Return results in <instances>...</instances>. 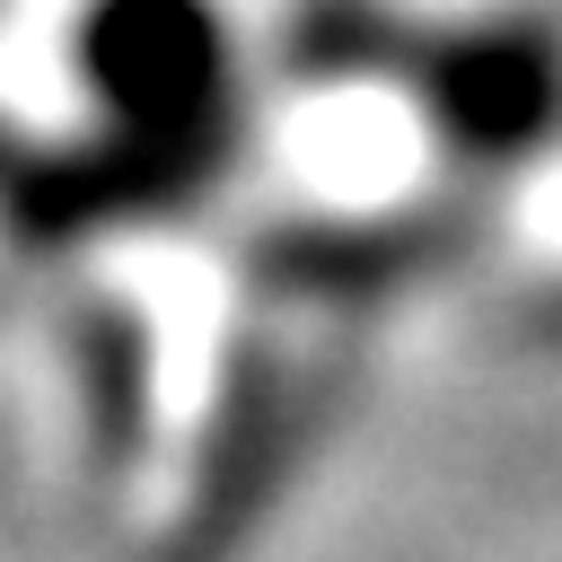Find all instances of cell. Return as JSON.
Masks as SVG:
<instances>
[{
	"instance_id": "obj_1",
	"label": "cell",
	"mask_w": 562,
	"mask_h": 562,
	"mask_svg": "<svg viewBox=\"0 0 562 562\" xmlns=\"http://www.w3.org/2000/svg\"><path fill=\"white\" fill-rule=\"evenodd\" d=\"M334 386H342L334 351H290L272 334H237L220 404L193 448V483H184V518H176L167 562H228L263 527V509L281 501V483L316 448Z\"/></svg>"
},
{
	"instance_id": "obj_6",
	"label": "cell",
	"mask_w": 562,
	"mask_h": 562,
	"mask_svg": "<svg viewBox=\"0 0 562 562\" xmlns=\"http://www.w3.org/2000/svg\"><path fill=\"white\" fill-rule=\"evenodd\" d=\"M61 342H70V369H79V430H88L97 465H123L149 430V334L123 307L79 299L61 316Z\"/></svg>"
},
{
	"instance_id": "obj_7",
	"label": "cell",
	"mask_w": 562,
	"mask_h": 562,
	"mask_svg": "<svg viewBox=\"0 0 562 562\" xmlns=\"http://www.w3.org/2000/svg\"><path fill=\"white\" fill-rule=\"evenodd\" d=\"M413 26L386 0H307L290 18V70L299 79H360V70H395L413 61Z\"/></svg>"
},
{
	"instance_id": "obj_4",
	"label": "cell",
	"mask_w": 562,
	"mask_h": 562,
	"mask_svg": "<svg viewBox=\"0 0 562 562\" xmlns=\"http://www.w3.org/2000/svg\"><path fill=\"white\" fill-rule=\"evenodd\" d=\"M404 88L457 167H518L562 132V26L544 9L430 26Z\"/></svg>"
},
{
	"instance_id": "obj_2",
	"label": "cell",
	"mask_w": 562,
	"mask_h": 562,
	"mask_svg": "<svg viewBox=\"0 0 562 562\" xmlns=\"http://www.w3.org/2000/svg\"><path fill=\"white\" fill-rule=\"evenodd\" d=\"M237 140L246 132H132V123H97L79 140H35L9 167V220L35 255L88 246L105 228L176 220L202 193H220V176L237 167Z\"/></svg>"
},
{
	"instance_id": "obj_5",
	"label": "cell",
	"mask_w": 562,
	"mask_h": 562,
	"mask_svg": "<svg viewBox=\"0 0 562 562\" xmlns=\"http://www.w3.org/2000/svg\"><path fill=\"white\" fill-rule=\"evenodd\" d=\"M474 237H483L474 193H422L395 211H299V220H263L246 237V281L263 299H299V307H378L430 272H448Z\"/></svg>"
},
{
	"instance_id": "obj_8",
	"label": "cell",
	"mask_w": 562,
	"mask_h": 562,
	"mask_svg": "<svg viewBox=\"0 0 562 562\" xmlns=\"http://www.w3.org/2000/svg\"><path fill=\"white\" fill-rule=\"evenodd\" d=\"M527 325H536V334H553V342H562V281H544V290H536V299H527Z\"/></svg>"
},
{
	"instance_id": "obj_3",
	"label": "cell",
	"mask_w": 562,
	"mask_h": 562,
	"mask_svg": "<svg viewBox=\"0 0 562 562\" xmlns=\"http://www.w3.org/2000/svg\"><path fill=\"white\" fill-rule=\"evenodd\" d=\"M70 70L97 97V123L132 132H246L237 35L220 0H79Z\"/></svg>"
}]
</instances>
